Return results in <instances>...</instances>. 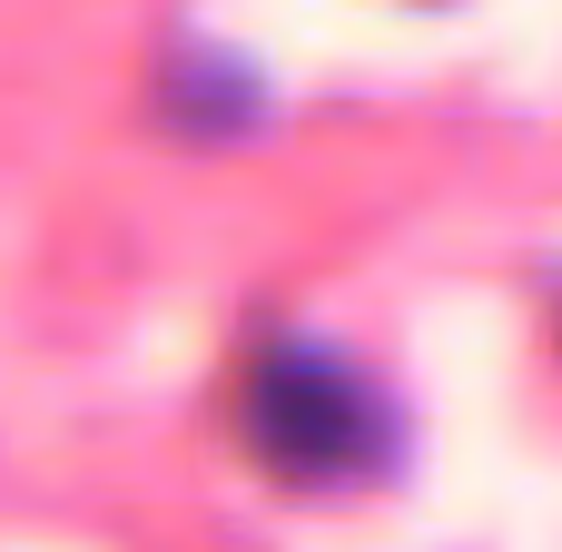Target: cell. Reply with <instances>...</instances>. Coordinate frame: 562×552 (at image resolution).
<instances>
[{"mask_svg": "<svg viewBox=\"0 0 562 552\" xmlns=\"http://www.w3.org/2000/svg\"><path fill=\"white\" fill-rule=\"evenodd\" d=\"M237 425L286 484H346L385 454L375 385L356 365H336L326 346H267L237 385Z\"/></svg>", "mask_w": 562, "mask_h": 552, "instance_id": "1", "label": "cell"}]
</instances>
